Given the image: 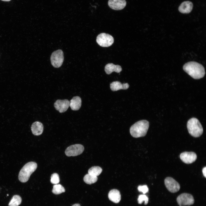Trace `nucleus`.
Here are the masks:
<instances>
[{"label": "nucleus", "instance_id": "f257e3e1", "mask_svg": "<svg viewBox=\"0 0 206 206\" xmlns=\"http://www.w3.org/2000/svg\"><path fill=\"white\" fill-rule=\"evenodd\" d=\"M183 69L189 75L195 79L202 78L205 74L203 66L195 62H190L186 63L183 66Z\"/></svg>", "mask_w": 206, "mask_h": 206}, {"label": "nucleus", "instance_id": "f03ea898", "mask_svg": "<svg viewBox=\"0 0 206 206\" xmlns=\"http://www.w3.org/2000/svg\"><path fill=\"white\" fill-rule=\"evenodd\" d=\"M149 127V123L148 121H139L131 126L130 130V134L135 138L144 136L147 133Z\"/></svg>", "mask_w": 206, "mask_h": 206}, {"label": "nucleus", "instance_id": "7ed1b4c3", "mask_svg": "<svg viewBox=\"0 0 206 206\" xmlns=\"http://www.w3.org/2000/svg\"><path fill=\"white\" fill-rule=\"evenodd\" d=\"M37 164L34 162H29L25 164L20 170L18 175L19 181L25 183L29 179L31 175L36 169Z\"/></svg>", "mask_w": 206, "mask_h": 206}, {"label": "nucleus", "instance_id": "20e7f679", "mask_svg": "<svg viewBox=\"0 0 206 206\" xmlns=\"http://www.w3.org/2000/svg\"><path fill=\"white\" fill-rule=\"evenodd\" d=\"M187 127L189 133L195 137L200 136L203 134V129L198 120L195 118L190 119L187 122Z\"/></svg>", "mask_w": 206, "mask_h": 206}, {"label": "nucleus", "instance_id": "39448f33", "mask_svg": "<svg viewBox=\"0 0 206 206\" xmlns=\"http://www.w3.org/2000/svg\"><path fill=\"white\" fill-rule=\"evenodd\" d=\"M96 41L100 46L106 47L112 44L114 42V39L113 37L110 34L102 33L98 35Z\"/></svg>", "mask_w": 206, "mask_h": 206}, {"label": "nucleus", "instance_id": "423d86ee", "mask_svg": "<svg viewBox=\"0 0 206 206\" xmlns=\"http://www.w3.org/2000/svg\"><path fill=\"white\" fill-rule=\"evenodd\" d=\"M52 65L54 67L58 68L62 65L64 60V54L62 51L58 49L53 52L50 58Z\"/></svg>", "mask_w": 206, "mask_h": 206}, {"label": "nucleus", "instance_id": "0eeeda50", "mask_svg": "<svg viewBox=\"0 0 206 206\" xmlns=\"http://www.w3.org/2000/svg\"><path fill=\"white\" fill-rule=\"evenodd\" d=\"M177 201L180 206L190 205L194 202L193 196L187 193H183L179 195L177 198Z\"/></svg>", "mask_w": 206, "mask_h": 206}, {"label": "nucleus", "instance_id": "6e6552de", "mask_svg": "<svg viewBox=\"0 0 206 206\" xmlns=\"http://www.w3.org/2000/svg\"><path fill=\"white\" fill-rule=\"evenodd\" d=\"M84 150L83 146L80 144L71 145L67 148L65 153L68 157L75 156L82 154Z\"/></svg>", "mask_w": 206, "mask_h": 206}, {"label": "nucleus", "instance_id": "1a4fd4ad", "mask_svg": "<svg viewBox=\"0 0 206 206\" xmlns=\"http://www.w3.org/2000/svg\"><path fill=\"white\" fill-rule=\"evenodd\" d=\"M165 184L167 189L171 193L178 192L180 188L179 183L173 178L168 177L165 179Z\"/></svg>", "mask_w": 206, "mask_h": 206}, {"label": "nucleus", "instance_id": "9d476101", "mask_svg": "<svg viewBox=\"0 0 206 206\" xmlns=\"http://www.w3.org/2000/svg\"><path fill=\"white\" fill-rule=\"evenodd\" d=\"M180 157L181 161L184 163L191 164L195 162L197 159L196 154L193 152H185L181 153Z\"/></svg>", "mask_w": 206, "mask_h": 206}, {"label": "nucleus", "instance_id": "9b49d317", "mask_svg": "<svg viewBox=\"0 0 206 206\" xmlns=\"http://www.w3.org/2000/svg\"><path fill=\"white\" fill-rule=\"evenodd\" d=\"M70 101L67 99L58 100L54 103L55 109L60 113L64 112L68 109L69 106Z\"/></svg>", "mask_w": 206, "mask_h": 206}, {"label": "nucleus", "instance_id": "f8f14e48", "mask_svg": "<svg viewBox=\"0 0 206 206\" xmlns=\"http://www.w3.org/2000/svg\"><path fill=\"white\" fill-rule=\"evenodd\" d=\"M126 4L125 0H109L108 4L112 9L116 10L124 9Z\"/></svg>", "mask_w": 206, "mask_h": 206}, {"label": "nucleus", "instance_id": "ddd939ff", "mask_svg": "<svg viewBox=\"0 0 206 206\" xmlns=\"http://www.w3.org/2000/svg\"><path fill=\"white\" fill-rule=\"evenodd\" d=\"M193 6V4L191 2L189 1H185L181 4L178 10L182 13H188L192 10Z\"/></svg>", "mask_w": 206, "mask_h": 206}, {"label": "nucleus", "instance_id": "4468645a", "mask_svg": "<svg viewBox=\"0 0 206 206\" xmlns=\"http://www.w3.org/2000/svg\"><path fill=\"white\" fill-rule=\"evenodd\" d=\"M31 129L33 134L39 136L43 132V125L40 122L36 121L32 124Z\"/></svg>", "mask_w": 206, "mask_h": 206}, {"label": "nucleus", "instance_id": "2eb2a0df", "mask_svg": "<svg viewBox=\"0 0 206 206\" xmlns=\"http://www.w3.org/2000/svg\"><path fill=\"white\" fill-rule=\"evenodd\" d=\"M110 200L115 203H118L121 200V196L119 191L116 189L111 190L108 194Z\"/></svg>", "mask_w": 206, "mask_h": 206}, {"label": "nucleus", "instance_id": "dca6fc26", "mask_svg": "<svg viewBox=\"0 0 206 206\" xmlns=\"http://www.w3.org/2000/svg\"><path fill=\"white\" fill-rule=\"evenodd\" d=\"M82 100L79 96L74 97L70 100L69 106L71 109L73 110H78L81 107Z\"/></svg>", "mask_w": 206, "mask_h": 206}, {"label": "nucleus", "instance_id": "f3484780", "mask_svg": "<svg viewBox=\"0 0 206 206\" xmlns=\"http://www.w3.org/2000/svg\"><path fill=\"white\" fill-rule=\"evenodd\" d=\"M122 70V68L120 66L115 65L112 63L108 64L105 67V71L108 74H110L113 72L119 73Z\"/></svg>", "mask_w": 206, "mask_h": 206}, {"label": "nucleus", "instance_id": "a211bd4d", "mask_svg": "<svg viewBox=\"0 0 206 206\" xmlns=\"http://www.w3.org/2000/svg\"><path fill=\"white\" fill-rule=\"evenodd\" d=\"M129 85L128 83L123 84L119 81L112 82L110 84V88L112 91H116L120 89L126 90L128 88Z\"/></svg>", "mask_w": 206, "mask_h": 206}, {"label": "nucleus", "instance_id": "6ab92c4d", "mask_svg": "<svg viewBox=\"0 0 206 206\" xmlns=\"http://www.w3.org/2000/svg\"><path fill=\"white\" fill-rule=\"evenodd\" d=\"M102 171V169L98 166H94L90 168L88 171V173L94 176L97 177Z\"/></svg>", "mask_w": 206, "mask_h": 206}, {"label": "nucleus", "instance_id": "aec40b11", "mask_svg": "<svg viewBox=\"0 0 206 206\" xmlns=\"http://www.w3.org/2000/svg\"><path fill=\"white\" fill-rule=\"evenodd\" d=\"M83 180L86 183L90 185L96 182L98 180V177L88 173L84 176Z\"/></svg>", "mask_w": 206, "mask_h": 206}, {"label": "nucleus", "instance_id": "412c9836", "mask_svg": "<svg viewBox=\"0 0 206 206\" xmlns=\"http://www.w3.org/2000/svg\"><path fill=\"white\" fill-rule=\"evenodd\" d=\"M21 198L19 196L17 195H15L13 196L10 201L9 204V206H18L21 204Z\"/></svg>", "mask_w": 206, "mask_h": 206}, {"label": "nucleus", "instance_id": "4be33fe9", "mask_svg": "<svg viewBox=\"0 0 206 206\" xmlns=\"http://www.w3.org/2000/svg\"><path fill=\"white\" fill-rule=\"evenodd\" d=\"M65 191L64 188L60 184H55L53 186L52 192L55 194H59L64 192Z\"/></svg>", "mask_w": 206, "mask_h": 206}, {"label": "nucleus", "instance_id": "5701e85b", "mask_svg": "<svg viewBox=\"0 0 206 206\" xmlns=\"http://www.w3.org/2000/svg\"><path fill=\"white\" fill-rule=\"evenodd\" d=\"M60 181L59 176L58 174L55 173L51 175L50 182L52 183L56 184H58Z\"/></svg>", "mask_w": 206, "mask_h": 206}, {"label": "nucleus", "instance_id": "b1692460", "mask_svg": "<svg viewBox=\"0 0 206 206\" xmlns=\"http://www.w3.org/2000/svg\"><path fill=\"white\" fill-rule=\"evenodd\" d=\"M148 201V197L145 195H139L138 199V203L141 204L143 201L144 202V204H147Z\"/></svg>", "mask_w": 206, "mask_h": 206}, {"label": "nucleus", "instance_id": "393cba45", "mask_svg": "<svg viewBox=\"0 0 206 206\" xmlns=\"http://www.w3.org/2000/svg\"><path fill=\"white\" fill-rule=\"evenodd\" d=\"M138 189L139 191L142 192L143 194L146 193L148 191V188L146 185L139 186Z\"/></svg>", "mask_w": 206, "mask_h": 206}, {"label": "nucleus", "instance_id": "a878e982", "mask_svg": "<svg viewBox=\"0 0 206 206\" xmlns=\"http://www.w3.org/2000/svg\"><path fill=\"white\" fill-rule=\"evenodd\" d=\"M203 175L205 178H206V167L203 168L202 170Z\"/></svg>", "mask_w": 206, "mask_h": 206}, {"label": "nucleus", "instance_id": "bb28decb", "mask_svg": "<svg viewBox=\"0 0 206 206\" xmlns=\"http://www.w3.org/2000/svg\"><path fill=\"white\" fill-rule=\"evenodd\" d=\"M72 206H80V205L79 204H75L72 205Z\"/></svg>", "mask_w": 206, "mask_h": 206}, {"label": "nucleus", "instance_id": "cd10ccee", "mask_svg": "<svg viewBox=\"0 0 206 206\" xmlns=\"http://www.w3.org/2000/svg\"><path fill=\"white\" fill-rule=\"evenodd\" d=\"M2 1H11V0H1Z\"/></svg>", "mask_w": 206, "mask_h": 206}, {"label": "nucleus", "instance_id": "c85d7f7f", "mask_svg": "<svg viewBox=\"0 0 206 206\" xmlns=\"http://www.w3.org/2000/svg\"><path fill=\"white\" fill-rule=\"evenodd\" d=\"M7 196H8V194H7Z\"/></svg>", "mask_w": 206, "mask_h": 206}]
</instances>
